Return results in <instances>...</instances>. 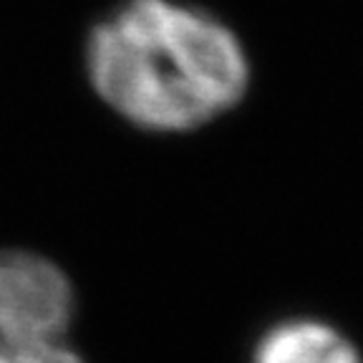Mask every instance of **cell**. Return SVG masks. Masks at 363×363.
<instances>
[{
  "label": "cell",
  "mask_w": 363,
  "mask_h": 363,
  "mask_svg": "<svg viewBox=\"0 0 363 363\" xmlns=\"http://www.w3.org/2000/svg\"><path fill=\"white\" fill-rule=\"evenodd\" d=\"M255 363H361L356 348L318 320H288L267 330Z\"/></svg>",
  "instance_id": "obj_3"
},
{
  "label": "cell",
  "mask_w": 363,
  "mask_h": 363,
  "mask_svg": "<svg viewBox=\"0 0 363 363\" xmlns=\"http://www.w3.org/2000/svg\"><path fill=\"white\" fill-rule=\"evenodd\" d=\"M86 71L101 101L149 131H189L238 106L250 84L240 38L177 0H126L96 23Z\"/></svg>",
  "instance_id": "obj_1"
},
{
  "label": "cell",
  "mask_w": 363,
  "mask_h": 363,
  "mask_svg": "<svg viewBox=\"0 0 363 363\" xmlns=\"http://www.w3.org/2000/svg\"><path fill=\"white\" fill-rule=\"evenodd\" d=\"M3 343V340H0ZM13 363H84L79 353L58 340H30V343H3Z\"/></svg>",
  "instance_id": "obj_4"
},
{
  "label": "cell",
  "mask_w": 363,
  "mask_h": 363,
  "mask_svg": "<svg viewBox=\"0 0 363 363\" xmlns=\"http://www.w3.org/2000/svg\"><path fill=\"white\" fill-rule=\"evenodd\" d=\"M0 363H13V358H11V353H8V348L0 343Z\"/></svg>",
  "instance_id": "obj_5"
},
{
  "label": "cell",
  "mask_w": 363,
  "mask_h": 363,
  "mask_svg": "<svg viewBox=\"0 0 363 363\" xmlns=\"http://www.w3.org/2000/svg\"><path fill=\"white\" fill-rule=\"evenodd\" d=\"M74 318V288L61 267L33 252H0V340H58Z\"/></svg>",
  "instance_id": "obj_2"
}]
</instances>
